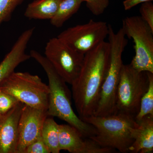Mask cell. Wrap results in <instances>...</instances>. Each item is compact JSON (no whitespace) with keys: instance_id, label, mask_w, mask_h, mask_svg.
Listing matches in <instances>:
<instances>
[{"instance_id":"obj_1","label":"cell","mask_w":153,"mask_h":153,"mask_svg":"<svg viewBox=\"0 0 153 153\" xmlns=\"http://www.w3.org/2000/svg\"><path fill=\"white\" fill-rule=\"evenodd\" d=\"M109 57V44L105 41L84 55L79 74L71 84L72 97L81 120L94 114Z\"/></svg>"},{"instance_id":"obj_2","label":"cell","mask_w":153,"mask_h":153,"mask_svg":"<svg viewBox=\"0 0 153 153\" xmlns=\"http://www.w3.org/2000/svg\"><path fill=\"white\" fill-rule=\"evenodd\" d=\"M30 57L44 68L49 81V94L47 113L48 116L57 117L76 128L82 136L89 138L96 133L91 125L82 120L71 106V94L66 82L55 71L45 56L35 50L30 51Z\"/></svg>"},{"instance_id":"obj_3","label":"cell","mask_w":153,"mask_h":153,"mask_svg":"<svg viewBox=\"0 0 153 153\" xmlns=\"http://www.w3.org/2000/svg\"><path fill=\"white\" fill-rule=\"evenodd\" d=\"M108 43L110 46L109 65L102 86L97 106L93 116L104 117L116 113L117 93L121 70L123 65V53L128 41L122 28L117 33L108 25Z\"/></svg>"},{"instance_id":"obj_4","label":"cell","mask_w":153,"mask_h":153,"mask_svg":"<svg viewBox=\"0 0 153 153\" xmlns=\"http://www.w3.org/2000/svg\"><path fill=\"white\" fill-rule=\"evenodd\" d=\"M82 120L95 128L96 134L89 138L99 146L121 153L129 152V149L134 142L131 129L137 125L134 117L116 113L104 117L91 116Z\"/></svg>"},{"instance_id":"obj_5","label":"cell","mask_w":153,"mask_h":153,"mask_svg":"<svg viewBox=\"0 0 153 153\" xmlns=\"http://www.w3.org/2000/svg\"><path fill=\"white\" fill-rule=\"evenodd\" d=\"M0 90L28 106L46 111L48 109L49 85L38 75L14 71L0 82Z\"/></svg>"},{"instance_id":"obj_6","label":"cell","mask_w":153,"mask_h":153,"mask_svg":"<svg viewBox=\"0 0 153 153\" xmlns=\"http://www.w3.org/2000/svg\"><path fill=\"white\" fill-rule=\"evenodd\" d=\"M149 85L148 72L137 71L130 64H123L117 93L116 113L128 114L135 118Z\"/></svg>"},{"instance_id":"obj_7","label":"cell","mask_w":153,"mask_h":153,"mask_svg":"<svg viewBox=\"0 0 153 153\" xmlns=\"http://www.w3.org/2000/svg\"><path fill=\"white\" fill-rule=\"evenodd\" d=\"M122 28L126 36L133 40L135 54L131 66L137 71L153 73V30L140 16L126 17Z\"/></svg>"},{"instance_id":"obj_8","label":"cell","mask_w":153,"mask_h":153,"mask_svg":"<svg viewBox=\"0 0 153 153\" xmlns=\"http://www.w3.org/2000/svg\"><path fill=\"white\" fill-rule=\"evenodd\" d=\"M45 57L66 83L71 85L79 74L84 55L71 48L58 37L49 39Z\"/></svg>"},{"instance_id":"obj_9","label":"cell","mask_w":153,"mask_h":153,"mask_svg":"<svg viewBox=\"0 0 153 153\" xmlns=\"http://www.w3.org/2000/svg\"><path fill=\"white\" fill-rule=\"evenodd\" d=\"M108 32V25L106 22L91 19L85 24L67 28L57 37L74 50L85 55L104 41Z\"/></svg>"},{"instance_id":"obj_10","label":"cell","mask_w":153,"mask_h":153,"mask_svg":"<svg viewBox=\"0 0 153 153\" xmlns=\"http://www.w3.org/2000/svg\"><path fill=\"white\" fill-rule=\"evenodd\" d=\"M47 111L24 104L19 123V139L17 153H24L26 148L41 135Z\"/></svg>"},{"instance_id":"obj_11","label":"cell","mask_w":153,"mask_h":153,"mask_svg":"<svg viewBox=\"0 0 153 153\" xmlns=\"http://www.w3.org/2000/svg\"><path fill=\"white\" fill-rule=\"evenodd\" d=\"M59 143L60 151L71 153H111L114 151L82 136L76 128L68 124H59Z\"/></svg>"},{"instance_id":"obj_12","label":"cell","mask_w":153,"mask_h":153,"mask_svg":"<svg viewBox=\"0 0 153 153\" xmlns=\"http://www.w3.org/2000/svg\"><path fill=\"white\" fill-rule=\"evenodd\" d=\"M24 105L20 102L8 112L0 114V153H17L19 123Z\"/></svg>"},{"instance_id":"obj_13","label":"cell","mask_w":153,"mask_h":153,"mask_svg":"<svg viewBox=\"0 0 153 153\" xmlns=\"http://www.w3.org/2000/svg\"><path fill=\"white\" fill-rule=\"evenodd\" d=\"M34 30V28H31L23 32L0 63V82L14 72L21 63L31 58L26 53V49Z\"/></svg>"},{"instance_id":"obj_14","label":"cell","mask_w":153,"mask_h":153,"mask_svg":"<svg viewBox=\"0 0 153 153\" xmlns=\"http://www.w3.org/2000/svg\"><path fill=\"white\" fill-rule=\"evenodd\" d=\"M137 123V125L131 129L134 142L129 149V152L152 153L153 115L146 116Z\"/></svg>"},{"instance_id":"obj_15","label":"cell","mask_w":153,"mask_h":153,"mask_svg":"<svg viewBox=\"0 0 153 153\" xmlns=\"http://www.w3.org/2000/svg\"><path fill=\"white\" fill-rule=\"evenodd\" d=\"M61 0H34L28 5L24 15L30 19L51 20L55 16Z\"/></svg>"},{"instance_id":"obj_16","label":"cell","mask_w":153,"mask_h":153,"mask_svg":"<svg viewBox=\"0 0 153 153\" xmlns=\"http://www.w3.org/2000/svg\"><path fill=\"white\" fill-rule=\"evenodd\" d=\"M82 2V0H61L56 14L50 20L51 25L57 28L62 27L77 13Z\"/></svg>"},{"instance_id":"obj_17","label":"cell","mask_w":153,"mask_h":153,"mask_svg":"<svg viewBox=\"0 0 153 153\" xmlns=\"http://www.w3.org/2000/svg\"><path fill=\"white\" fill-rule=\"evenodd\" d=\"M41 137L50 153H60L59 143V124L53 117H47L44 121Z\"/></svg>"},{"instance_id":"obj_18","label":"cell","mask_w":153,"mask_h":153,"mask_svg":"<svg viewBox=\"0 0 153 153\" xmlns=\"http://www.w3.org/2000/svg\"><path fill=\"white\" fill-rule=\"evenodd\" d=\"M149 85L141 100L139 111L135 119L139 121L148 115H153V73L148 72Z\"/></svg>"},{"instance_id":"obj_19","label":"cell","mask_w":153,"mask_h":153,"mask_svg":"<svg viewBox=\"0 0 153 153\" xmlns=\"http://www.w3.org/2000/svg\"><path fill=\"white\" fill-rule=\"evenodd\" d=\"M24 0H0V26L9 22L16 8Z\"/></svg>"},{"instance_id":"obj_20","label":"cell","mask_w":153,"mask_h":153,"mask_svg":"<svg viewBox=\"0 0 153 153\" xmlns=\"http://www.w3.org/2000/svg\"><path fill=\"white\" fill-rule=\"evenodd\" d=\"M93 15L99 16L104 13L109 4V0H82Z\"/></svg>"},{"instance_id":"obj_21","label":"cell","mask_w":153,"mask_h":153,"mask_svg":"<svg viewBox=\"0 0 153 153\" xmlns=\"http://www.w3.org/2000/svg\"><path fill=\"white\" fill-rule=\"evenodd\" d=\"M19 102L13 96L0 90V114L8 112Z\"/></svg>"},{"instance_id":"obj_22","label":"cell","mask_w":153,"mask_h":153,"mask_svg":"<svg viewBox=\"0 0 153 153\" xmlns=\"http://www.w3.org/2000/svg\"><path fill=\"white\" fill-rule=\"evenodd\" d=\"M139 11L140 16L153 30V4L152 1L142 4Z\"/></svg>"},{"instance_id":"obj_23","label":"cell","mask_w":153,"mask_h":153,"mask_svg":"<svg viewBox=\"0 0 153 153\" xmlns=\"http://www.w3.org/2000/svg\"><path fill=\"white\" fill-rule=\"evenodd\" d=\"M24 153H50L41 135L27 147Z\"/></svg>"},{"instance_id":"obj_24","label":"cell","mask_w":153,"mask_h":153,"mask_svg":"<svg viewBox=\"0 0 153 153\" xmlns=\"http://www.w3.org/2000/svg\"><path fill=\"white\" fill-rule=\"evenodd\" d=\"M153 0H125L123 1L124 9L128 10L137 5L147 2L152 1Z\"/></svg>"}]
</instances>
